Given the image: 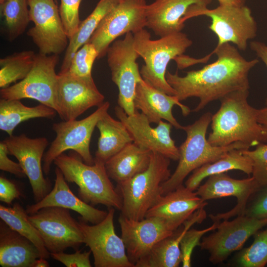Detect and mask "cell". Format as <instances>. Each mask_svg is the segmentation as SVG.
Returning a JSON list of instances; mask_svg holds the SVG:
<instances>
[{"label":"cell","mask_w":267,"mask_h":267,"mask_svg":"<svg viewBox=\"0 0 267 267\" xmlns=\"http://www.w3.org/2000/svg\"><path fill=\"white\" fill-rule=\"evenodd\" d=\"M56 113L54 109L43 104L28 107L19 99L1 98L0 129L11 136L15 128L21 123L37 118L52 119Z\"/></svg>","instance_id":"obj_30"},{"label":"cell","mask_w":267,"mask_h":267,"mask_svg":"<svg viewBox=\"0 0 267 267\" xmlns=\"http://www.w3.org/2000/svg\"><path fill=\"white\" fill-rule=\"evenodd\" d=\"M58 61V55L36 54L27 76L11 86L1 89V98L33 99L57 112L58 77L55 67Z\"/></svg>","instance_id":"obj_8"},{"label":"cell","mask_w":267,"mask_h":267,"mask_svg":"<svg viewBox=\"0 0 267 267\" xmlns=\"http://www.w3.org/2000/svg\"><path fill=\"white\" fill-rule=\"evenodd\" d=\"M213 52L217 59L201 69L187 72L184 76H179L177 72H166V80L179 101L191 97L199 99L193 112H198L210 102L233 91L249 89V72L259 61L246 60L228 43L216 46Z\"/></svg>","instance_id":"obj_1"},{"label":"cell","mask_w":267,"mask_h":267,"mask_svg":"<svg viewBox=\"0 0 267 267\" xmlns=\"http://www.w3.org/2000/svg\"><path fill=\"white\" fill-rule=\"evenodd\" d=\"M254 241L248 247L239 252L231 261L240 267H264L267 264V227L254 235Z\"/></svg>","instance_id":"obj_35"},{"label":"cell","mask_w":267,"mask_h":267,"mask_svg":"<svg viewBox=\"0 0 267 267\" xmlns=\"http://www.w3.org/2000/svg\"><path fill=\"white\" fill-rule=\"evenodd\" d=\"M109 107L110 103L106 101L84 119L53 124L52 129L56 137L43 157V170L45 175L49 174L54 160L68 150L75 151L85 163L94 164L89 148L91 135L97 123L108 112Z\"/></svg>","instance_id":"obj_7"},{"label":"cell","mask_w":267,"mask_h":267,"mask_svg":"<svg viewBox=\"0 0 267 267\" xmlns=\"http://www.w3.org/2000/svg\"><path fill=\"white\" fill-rule=\"evenodd\" d=\"M135 109L140 110L149 123L158 124L161 120L170 123L176 129L182 130L173 115L175 105L179 106L183 116L188 115L191 110L182 104L176 96L169 95L153 87L143 79L136 86L134 99Z\"/></svg>","instance_id":"obj_22"},{"label":"cell","mask_w":267,"mask_h":267,"mask_svg":"<svg viewBox=\"0 0 267 267\" xmlns=\"http://www.w3.org/2000/svg\"><path fill=\"white\" fill-rule=\"evenodd\" d=\"M118 221L128 258L134 266L157 243L180 226L157 217L134 220L121 214Z\"/></svg>","instance_id":"obj_16"},{"label":"cell","mask_w":267,"mask_h":267,"mask_svg":"<svg viewBox=\"0 0 267 267\" xmlns=\"http://www.w3.org/2000/svg\"><path fill=\"white\" fill-rule=\"evenodd\" d=\"M58 77L57 113L62 120H75L89 108L104 103V96L92 78H80L67 71L60 72Z\"/></svg>","instance_id":"obj_17"},{"label":"cell","mask_w":267,"mask_h":267,"mask_svg":"<svg viewBox=\"0 0 267 267\" xmlns=\"http://www.w3.org/2000/svg\"><path fill=\"white\" fill-rule=\"evenodd\" d=\"M212 114L207 112L191 125L183 126L186 133L185 141L178 147V165L170 178L161 185V194L164 195L177 188L192 172L202 166L213 162L227 152L234 149H249L241 142H234L225 146H215L206 138L208 128Z\"/></svg>","instance_id":"obj_3"},{"label":"cell","mask_w":267,"mask_h":267,"mask_svg":"<svg viewBox=\"0 0 267 267\" xmlns=\"http://www.w3.org/2000/svg\"><path fill=\"white\" fill-rule=\"evenodd\" d=\"M55 173L53 188L41 201L27 206L26 211L29 215L44 207H58L76 212L82 220L92 224L98 223L106 217L108 212L96 209L75 195L58 168H56Z\"/></svg>","instance_id":"obj_23"},{"label":"cell","mask_w":267,"mask_h":267,"mask_svg":"<svg viewBox=\"0 0 267 267\" xmlns=\"http://www.w3.org/2000/svg\"><path fill=\"white\" fill-rule=\"evenodd\" d=\"M114 213L115 208H108L106 217L92 225L83 220L78 222L84 243L93 255L95 267H135L128 258L122 238L115 232Z\"/></svg>","instance_id":"obj_11"},{"label":"cell","mask_w":267,"mask_h":267,"mask_svg":"<svg viewBox=\"0 0 267 267\" xmlns=\"http://www.w3.org/2000/svg\"><path fill=\"white\" fill-rule=\"evenodd\" d=\"M257 117L258 122L262 126L265 133L266 142H267V106L261 108L257 109Z\"/></svg>","instance_id":"obj_45"},{"label":"cell","mask_w":267,"mask_h":267,"mask_svg":"<svg viewBox=\"0 0 267 267\" xmlns=\"http://www.w3.org/2000/svg\"><path fill=\"white\" fill-rule=\"evenodd\" d=\"M249 89L231 92L220 100L218 111L212 115V132L208 140L215 146L241 142L248 148L266 143L265 133L258 122L257 109L247 101Z\"/></svg>","instance_id":"obj_2"},{"label":"cell","mask_w":267,"mask_h":267,"mask_svg":"<svg viewBox=\"0 0 267 267\" xmlns=\"http://www.w3.org/2000/svg\"><path fill=\"white\" fill-rule=\"evenodd\" d=\"M151 154L134 142L128 144L105 162L109 177L117 183L131 178L148 167Z\"/></svg>","instance_id":"obj_27"},{"label":"cell","mask_w":267,"mask_h":267,"mask_svg":"<svg viewBox=\"0 0 267 267\" xmlns=\"http://www.w3.org/2000/svg\"><path fill=\"white\" fill-rule=\"evenodd\" d=\"M219 222H214L211 226L203 229L190 228L187 231L180 244L183 267H191V258L194 249L200 245L201 240L205 233L216 229Z\"/></svg>","instance_id":"obj_38"},{"label":"cell","mask_w":267,"mask_h":267,"mask_svg":"<svg viewBox=\"0 0 267 267\" xmlns=\"http://www.w3.org/2000/svg\"><path fill=\"white\" fill-rule=\"evenodd\" d=\"M206 217L204 208L196 211L171 235L157 243L135 267H178L181 263L180 242L188 230Z\"/></svg>","instance_id":"obj_25"},{"label":"cell","mask_w":267,"mask_h":267,"mask_svg":"<svg viewBox=\"0 0 267 267\" xmlns=\"http://www.w3.org/2000/svg\"><path fill=\"white\" fill-rule=\"evenodd\" d=\"M267 225V218L257 219L245 215L231 221L220 222L216 231L203 236L199 246L209 253V261L213 264L223 262L234 252L241 249L246 241Z\"/></svg>","instance_id":"obj_12"},{"label":"cell","mask_w":267,"mask_h":267,"mask_svg":"<svg viewBox=\"0 0 267 267\" xmlns=\"http://www.w3.org/2000/svg\"><path fill=\"white\" fill-rule=\"evenodd\" d=\"M207 204L196 191L182 184L161 195L148 211L145 217L162 218L180 226L196 211L204 208Z\"/></svg>","instance_id":"obj_24"},{"label":"cell","mask_w":267,"mask_h":267,"mask_svg":"<svg viewBox=\"0 0 267 267\" xmlns=\"http://www.w3.org/2000/svg\"><path fill=\"white\" fill-rule=\"evenodd\" d=\"M9 154L19 161L31 185L36 202L43 199L50 191L51 184L44 177L42 159L48 145L44 137L32 138L23 134L11 135L3 140Z\"/></svg>","instance_id":"obj_19"},{"label":"cell","mask_w":267,"mask_h":267,"mask_svg":"<svg viewBox=\"0 0 267 267\" xmlns=\"http://www.w3.org/2000/svg\"><path fill=\"white\" fill-rule=\"evenodd\" d=\"M21 195L20 191L14 183L4 178L0 177V200L10 205L13 200L18 199Z\"/></svg>","instance_id":"obj_43"},{"label":"cell","mask_w":267,"mask_h":267,"mask_svg":"<svg viewBox=\"0 0 267 267\" xmlns=\"http://www.w3.org/2000/svg\"><path fill=\"white\" fill-rule=\"evenodd\" d=\"M26 210L17 203L12 207L0 205V218L10 228L31 241L38 249L41 257L47 259L50 253L45 248L43 239L28 219Z\"/></svg>","instance_id":"obj_32"},{"label":"cell","mask_w":267,"mask_h":267,"mask_svg":"<svg viewBox=\"0 0 267 267\" xmlns=\"http://www.w3.org/2000/svg\"><path fill=\"white\" fill-rule=\"evenodd\" d=\"M115 113L131 134L134 143L170 160H178V147L171 136V124L161 120L157 127L152 128L147 117L138 110L128 115L118 105L115 107Z\"/></svg>","instance_id":"obj_18"},{"label":"cell","mask_w":267,"mask_h":267,"mask_svg":"<svg viewBox=\"0 0 267 267\" xmlns=\"http://www.w3.org/2000/svg\"><path fill=\"white\" fill-rule=\"evenodd\" d=\"M250 47L267 67V45L261 42L253 41L250 43ZM266 104L267 105V97Z\"/></svg>","instance_id":"obj_44"},{"label":"cell","mask_w":267,"mask_h":267,"mask_svg":"<svg viewBox=\"0 0 267 267\" xmlns=\"http://www.w3.org/2000/svg\"><path fill=\"white\" fill-rule=\"evenodd\" d=\"M170 159L151 151L148 167L131 178L118 183L123 201L121 214L141 220L161 195L162 183L171 176Z\"/></svg>","instance_id":"obj_6"},{"label":"cell","mask_w":267,"mask_h":267,"mask_svg":"<svg viewBox=\"0 0 267 267\" xmlns=\"http://www.w3.org/2000/svg\"><path fill=\"white\" fill-rule=\"evenodd\" d=\"M208 178L206 182L200 184L196 191L203 201L227 196H233L237 200L236 205L231 210L223 213L210 215L213 222H219L243 215L249 199L260 189L253 177L237 179L223 173Z\"/></svg>","instance_id":"obj_20"},{"label":"cell","mask_w":267,"mask_h":267,"mask_svg":"<svg viewBox=\"0 0 267 267\" xmlns=\"http://www.w3.org/2000/svg\"><path fill=\"white\" fill-rule=\"evenodd\" d=\"M98 57V53L96 48L89 42L76 52L66 71L80 78H92V67L94 60Z\"/></svg>","instance_id":"obj_36"},{"label":"cell","mask_w":267,"mask_h":267,"mask_svg":"<svg viewBox=\"0 0 267 267\" xmlns=\"http://www.w3.org/2000/svg\"><path fill=\"white\" fill-rule=\"evenodd\" d=\"M30 21L34 26L28 30L31 37L45 55H58L68 46L65 31L55 0H28Z\"/></svg>","instance_id":"obj_15"},{"label":"cell","mask_w":267,"mask_h":267,"mask_svg":"<svg viewBox=\"0 0 267 267\" xmlns=\"http://www.w3.org/2000/svg\"><path fill=\"white\" fill-rule=\"evenodd\" d=\"M212 0H155L146 7V27L160 37L181 32L187 15Z\"/></svg>","instance_id":"obj_21"},{"label":"cell","mask_w":267,"mask_h":267,"mask_svg":"<svg viewBox=\"0 0 267 267\" xmlns=\"http://www.w3.org/2000/svg\"><path fill=\"white\" fill-rule=\"evenodd\" d=\"M28 0H6L0 3L8 39L13 41L25 31L30 21Z\"/></svg>","instance_id":"obj_34"},{"label":"cell","mask_w":267,"mask_h":267,"mask_svg":"<svg viewBox=\"0 0 267 267\" xmlns=\"http://www.w3.org/2000/svg\"><path fill=\"white\" fill-rule=\"evenodd\" d=\"M100 136L94 161L105 163L128 144L133 142V138L120 120H116L107 112L96 125Z\"/></svg>","instance_id":"obj_28"},{"label":"cell","mask_w":267,"mask_h":267,"mask_svg":"<svg viewBox=\"0 0 267 267\" xmlns=\"http://www.w3.org/2000/svg\"><path fill=\"white\" fill-rule=\"evenodd\" d=\"M243 215L259 219L267 218V186L250 198Z\"/></svg>","instance_id":"obj_40"},{"label":"cell","mask_w":267,"mask_h":267,"mask_svg":"<svg viewBox=\"0 0 267 267\" xmlns=\"http://www.w3.org/2000/svg\"><path fill=\"white\" fill-rule=\"evenodd\" d=\"M56 0V1L57 2V0Z\"/></svg>","instance_id":"obj_49"},{"label":"cell","mask_w":267,"mask_h":267,"mask_svg":"<svg viewBox=\"0 0 267 267\" xmlns=\"http://www.w3.org/2000/svg\"><path fill=\"white\" fill-rule=\"evenodd\" d=\"M220 5H231L242 6L245 3V0H218Z\"/></svg>","instance_id":"obj_46"},{"label":"cell","mask_w":267,"mask_h":267,"mask_svg":"<svg viewBox=\"0 0 267 267\" xmlns=\"http://www.w3.org/2000/svg\"><path fill=\"white\" fill-rule=\"evenodd\" d=\"M243 152L249 156L253 165L252 177L257 182L260 188L267 186V144L262 143L255 149L243 150Z\"/></svg>","instance_id":"obj_37"},{"label":"cell","mask_w":267,"mask_h":267,"mask_svg":"<svg viewBox=\"0 0 267 267\" xmlns=\"http://www.w3.org/2000/svg\"><path fill=\"white\" fill-rule=\"evenodd\" d=\"M28 219L39 231L50 253L63 252L69 247L77 250L84 243L78 222L68 209L44 207L29 215Z\"/></svg>","instance_id":"obj_13"},{"label":"cell","mask_w":267,"mask_h":267,"mask_svg":"<svg viewBox=\"0 0 267 267\" xmlns=\"http://www.w3.org/2000/svg\"><path fill=\"white\" fill-rule=\"evenodd\" d=\"M243 150L244 149L231 150L215 161L196 169L186 180L185 186L195 191L204 178L231 170L241 171L250 176L252 173V161L243 152Z\"/></svg>","instance_id":"obj_29"},{"label":"cell","mask_w":267,"mask_h":267,"mask_svg":"<svg viewBox=\"0 0 267 267\" xmlns=\"http://www.w3.org/2000/svg\"><path fill=\"white\" fill-rule=\"evenodd\" d=\"M145 0H119L103 18L89 42L96 48L98 58L103 57L116 39L133 34L146 27Z\"/></svg>","instance_id":"obj_10"},{"label":"cell","mask_w":267,"mask_h":267,"mask_svg":"<svg viewBox=\"0 0 267 267\" xmlns=\"http://www.w3.org/2000/svg\"><path fill=\"white\" fill-rule=\"evenodd\" d=\"M36 54L32 50L15 53L0 59V87L7 88L24 79L32 69Z\"/></svg>","instance_id":"obj_33"},{"label":"cell","mask_w":267,"mask_h":267,"mask_svg":"<svg viewBox=\"0 0 267 267\" xmlns=\"http://www.w3.org/2000/svg\"><path fill=\"white\" fill-rule=\"evenodd\" d=\"M201 15L211 18L209 28L218 37L217 46L232 43L244 51L248 41L257 36V23L250 9L245 5H220L214 9L203 10L197 16Z\"/></svg>","instance_id":"obj_14"},{"label":"cell","mask_w":267,"mask_h":267,"mask_svg":"<svg viewBox=\"0 0 267 267\" xmlns=\"http://www.w3.org/2000/svg\"><path fill=\"white\" fill-rule=\"evenodd\" d=\"M65 179L78 186L80 199L92 205L102 204L121 211L122 197L114 187L105 164L94 161L93 165L84 163L81 157L62 154L54 161Z\"/></svg>","instance_id":"obj_5"},{"label":"cell","mask_w":267,"mask_h":267,"mask_svg":"<svg viewBox=\"0 0 267 267\" xmlns=\"http://www.w3.org/2000/svg\"><path fill=\"white\" fill-rule=\"evenodd\" d=\"M6 0H0V3H2L3 1H4Z\"/></svg>","instance_id":"obj_48"},{"label":"cell","mask_w":267,"mask_h":267,"mask_svg":"<svg viewBox=\"0 0 267 267\" xmlns=\"http://www.w3.org/2000/svg\"><path fill=\"white\" fill-rule=\"evenodd\" d=\"M82 0H60L59 14L68 39L76 32L81 21L79 7Z\"/></svg>","instance_id":"obj_39"},{"label":"cell","mask_w":267,"mask_h":267,"mask_svg":"<svg viewBox=\"0 0 267 267\" xmlns=\"http://www.w3.org/2000/svg\"><path fill=\"white\" fill-rule=\"evenodd\" d=\"M91 252L76 250L73 254H68L63 252L50 253V256L67 267H90L89 256Z\"/></svg>","instance_id":"obj_41"},{"label":"cell","mask_w":267,"mask_h":267,"mask_svg":"<svg viewBox=\"0 0 267 267\" xmlns=\"http://www.w3.org/2000/svg\"><path fill=\"white\" fill-rule=\"evenodd\" d=\"M7 147L3 141L0 142V169L7 172L18 177L26 176L21 166L19 163H16L10 159Z\"/></svg>","instance_id":"obj_42"},{"label":"cell","mask_w":267,"mask_h":267,"mask_svg":"<svg viewBox=\"0 0 267 267\" xmlns=\"http://www.w3.org/2000/svg\"><path fill=\"white\" fill-rule=\"evenodd\" d=\"M133 35V47L145 63L140 70L142 79L156 89L175 96L176 91L166 78L167 67L171 60L182 55L192 41L181 32L156 40H151L144 29Z\"/></svg>","instance_id":"obj_4"},{"label":"cell","mask_w":267,"mask_h":267,"mask_svg":"<svg viewBox=\"0 0 267 267\" xmlns=\"http://www.w3.org/2000/svg\"><path fill=\"white\" fill-rule=\"evenodd\" d=\"M49 267L48 263L46 260L45 258L40 257L38 259L35 264L34 267Z\"/></svg>","instance_id":"obj_47"},{"label":"cell","mask_w":267,"mask_h":267,"mask_svg":"<svg viewBox=\"0 0 267 267\" xmlns=\"http://www.w3.org/2000/svg\"><path fill=\"white\" fill-rule=\"evenodd\" d=\"M133 34L127 33L123 39L113 42L106 53L112 80L119 89L118 106L128 115L135 112L136 88L142 79L136 62L139 56L133 47Z\"/></svg>","instance_id":"obj_9"},{"label":"cell","mask_w":267,"mask_h":267,"mask_svg":"<svg viewBox=\"0 0 267 267\" xmlns=\"http://www.w3.org/2000/svg\"><path fill=\"white\" fill-rule=\"evenodd\" d=\"M41 257L37 247L29 239L0 223V265L2 267H34Z\"/></svg>","instance_id":"obj_26"},{"label":"cell","mask_w":267,"mask_h":267,"mask_svg":"<svg viewBox=\"0 0 267 267\" xmlns=\"http://www.w3.org/2000/svg\"><path fill=\"white\" fill-rule=\"evenodd\" d=\"M119 0H99L92 12L82 21L75 34L69 39L60 72L66 71L76 52L89 42L103 18L117 4Z\"/></svg>","instance_id":"obj_31"}]
</instances>
